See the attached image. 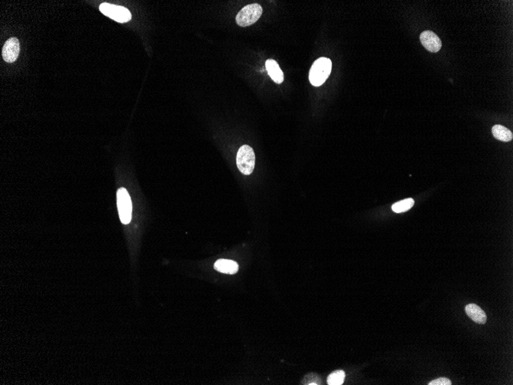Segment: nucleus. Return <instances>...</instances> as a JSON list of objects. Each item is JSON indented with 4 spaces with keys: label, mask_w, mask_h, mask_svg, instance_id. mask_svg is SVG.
Returning <instances> with one entry per match:
<instances>
[{
    "label": "nucleus",
    "mask_w": 513,
    "mask_h": 385,
    "mask_svg": "<svg viewBox=\"0 0 513 385\" xmlns=\"http://www.w3.org/2000/svg\"><path fill=\"white\" fill-rule=\"evenodd\" d=\"M19 52H20V46L19 40L16 38L10 39L6 42L3 47V58L6 62L12 63L17 59Z\"/></svg>",
    "instance_id": "423d86ee"
},
{
    "label": "nucleus",
    "mask_w": 513,
    "mask_h": 385,
    "mask_svg": "<svg viewBox=\"0 0 513 385\" xmlns=\"http://www.w3.org/2000/svg\"><path fill=\"white\" fill-rule=\"evenodd\" d=\"M214 267L217 272L229 274V275H234V274L237 273L239 269L237 262H235V261L228 260V259H219L214 263Z\"/></svg>",
    "instance_id": "6e6552de"
},
{
    "label": "nucleus",
    "mask_w": 513,
    "mask_h": 385,
    "mask_svg": "<svg viewBox=\"0 0 513 385\" xmlns=\"http://www.w3.org/2000/svg\"><path fill=\"white\" fill-rule=\"evenodd\" d=\"M332 70V62L328 58L322 57L313 62L309 73V80L313 86H320L326 82Z\"/></svg>",
    "instance_id": "f257e3e1"
},
{
    "label": "nucleus",
    "mask_w": 513,
    "mask_h": 385,
    "mask_svg": "<svg viewBox=\"0 0 513 385\" xmlns=\"http://www.w3.org/2000/svg\"><path fill=\"white\" fill-rule=\"evenodd\" d=\"M100 11L110 19L121 23L131 20L132 14L130 10L121 6L103 4L100 7Z\"/></svg>",
    "instance_id": "39448f33"
},
{
    "label": "nucleus",
    "mask_w": 513,
    "mask_h": 385,
    "mask_svg": "<svg viewBox=\"0 0 513 385\" xmlns=\"http://www.w3.org/2000/svg\"><path fill=\"white\" fill-rule=\"evenodd\" d=\"M429 385H451L452 384V382L450 379L445 378V377H439V378L436 379V380H432L430 383H428Z\"/></svg>",
    "instance_id": "4468645a"
},
{
    "label": "nucleus",
    "mask_w": 513,
    "mask_h": 385,
    "mask_svg": "<svg viewBox=\"0 0 513 385\" xmlns=\"http://www.w3.org/2000/svg\"><path fill=\"white\" fill-rule=\"evenodd\" d=\"M414 200L412 199H406L404 200L400 201L394 204L392 206V210L396 213H401V212H406L413 206Z\"/></svg>",
    "instance_id": "f8f14e48"
},
{
    "label": "nucleus",
    "mask_w": 513,
    "mask_h": 385,
    "mask_svg": "<svg viewBox=\"0 0 513 385\" xmlns=\"http://www.w3.org/2000/svg\"><path fill=\"white\" fill-rule=\"evenodd\" d=\"M465 310L468 316L475 323L485 324L487 322V316L485 311L478 305L475 304H469L466 305Z\"/></svg>",
    "instance_id": "1a4fd4ad"
},
{
    "label": "nucleus",
    "mask_w": 513,
    "mask_h": 385,
    "mask_svg": "<svg viewBox=\"0 0 513 385\" xmlns=\"http://www.w3.org/2000/svg\"><path fill=\"white\" fill-rule=\"evenodd\" d=\"M345 372L337 371L330 374L328 377V383L330 385H341L344 382Z\"/></svg>",
    "instance_id": "ddd939ff"
},
{
    "label": "nucleus",
    "mask_w": 513,
    "mask_h": 385,
    "mask_svg": "<svg viewBox=\"0 0 513 385\" xmlns=\"http://www.w3.org/2000/svg\"><path fill=\"white\" fill-rule=\"evenodd\" d=\"M117 206L121 222L124 224H129L132 219L133 204L130 194L125 188H119L117 191Z\"/></svg>",
    "instance_id": "7ed1b4c3"
},
{
    "label": "nucleus",
    "mask_w": 513,
    "mask_h": 385,
    "mask_svg": "<svg viewBox=\"0 0 513 385\" xmlns=\"http://www.w3.org/2000/svg\"><path fill=\"white\" fill-rule=\"evenodd\" d=\"M237 166L241 173L248 175L253 172L255 166V154L251 147L244 145L237 154Z\"/></svg>",
    "instance_id": "f03ea898"
},
{
    "label": "nucleus",
    "mask_w": 513,
    "mask_h": 385,
    "mask_svg": "<svg viewBox=\"0 0 513 385\" xmlns=\"http://www.w3.org/2000/svg\"><path fill=\"white\" fill-rule=\"evenodd\" d=\"M266 69L268 74L274 82L280 84L283 81V73L280 70L277 62L274 59H268L266 61Z\"/></svg>",
    "instance_id": "9d476101"
},
{
    "label": "nucleus",
    "mask_w": 513,
    "mask_h": 385,
    "mask_svg": "<svg viewBox=\"0 0 513 385\" xmlns=\"http://www.w3.org/2000/svg\"><path fill=\"white\" fill-rule=\"evenodd\" d=\"M421 42L423 46L431 52H437L442 47L440 39L432 31H424L421 35Z\"/></svg>",
    "instance_id": "0eeeda50"
},
{
    "label": "nucleus",
    "mask_w": 513,
    "mask_h": 385,
    "mask_svg": "<svg viewBox=\"0 0 513 385\" xmlns=\"http://www.w3.org/2000/svg\"><path fill=\"white\" fill-rule=\"evenodd\" d=\"M263 13V9L258 4L246 6L238 13L236 16V22L241 27H247L253 25L260 19Z\"/></svg>",
    "instance_id": "20e7f679"
},
{
    "label": "nucleus",
    "mask_w": 513,
    "mask_h": 385,
    "mask_svg": "<svg viewBox=\"0 0 513 385\" xmlns=\"http://www.w3.org/2000/svg\"><path fill=\"white\" fill-rule=\"evenodd\" d=\"M492 132L493 136L502 142H510L512 139V133L502 125H494L492 129Z\"/></svg>",
    "instance_id": "9b49d317"
}]
</instances>
